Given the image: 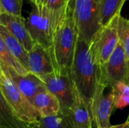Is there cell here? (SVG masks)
Returning <instances> with one entry per match:
<instances>
[{
    "instance_id": "cell-16",
    "label": "cell",
    "mask_w": 129,
    "mask_h": 128,
    "mask_svg": "<svg viewBox=\"0 0 129 128\" xmlns=\"http://www.w3.org/2000/svg\"><path fill=\"white\" fill-rule=\"evenodd\" d=\"M0 35L10 53L23 66V67L28 71V53L26 51L20 42L1 23Z\"/></svg>"
},
{
    "instance_id": "cell-10",
    "label": "cell",
    "mask_w": 129,
    "mask_h": 128,
    "mask_svg": "<svg viewBox=\"0 0 129 128\" xmlns=\"http://www.w3.org/2000/svg\"><path fill=\"white\" fill-rule=\"evenodd\" d=\"M0 63L4 74L15 84L19 91L32 104L36 95L46 90L43 81L38 76L30 72L24 75H19L1 61Z\"/></svg>"
},
{
    "instance_id": "cell-13",
    "label": "cell",
    "mask_w": 129,
    "mask_h": 128,
    "mask_svg": "<svg viewBox=\"0 0 129 128\" xmlns=\"http://www.w3.org/2000/svg\"><path fill=\"white\" fill-rule=\"evenodd\" d=\"M67 115L74 128H93V118L90 109L76 88H75L73 103Z\"/></svg>"
},
{
    "instance_id": "cell-19",
    "label": "cell",
    "mask_w": 129,
    "mask_h": 128,
    "mask_svg": "<svg viewBox=\"0 0 129 128\" xmlns=\"http://www.w3.org/2000/svg\"><path fill=\"white\" fill-rule=\"evenodd\" d=\"M36 124L40 128H74L70 116L61 112L54 116L40 117Z\"/></svg>"
},
{
    "instance_id": "cell-3",
    "label": "cell",
    "mask_w": 129,
    "mask_h": 128,
    "mask_svg": "<svg viewBox=\"0 0 129 128\" xmlns=\"http://www.w3.org/2000/svg\"><path fill=\"white\" fill-rule=\"evenodd\" d=\"M73 9L79 37L90 43L102 28L99 17V5L94 0H74Z\"/></svg>"
},
{
    "instance_id": "cell-12",
    "label": "cell",
    "mask_w": 129,
    "mask_h": 128,
    "mask_svg": "<svg viewBox=\"0 0 129 128\" xmlns=\"http://www.w3.org/2000/svg\"><path fill=\"white\" fill-rule=\"evenodd\" d=\"M0 23L20 42L27 53L31 51L35 43L27 29L25 18L22 16L2 13L0 14Z\"/></svg>"
},
{
    "instance_id": "cell-20",
    "label": "cell",
    "mask_w": 129,
    "mask_h": 128,
    "mask_svg": "<svg viewBox=\"0 0 129 128\" xmlns=\"http://www.w3.org/2000/svg\"><path fill=\"white\" fill-rule=\"evenodd\" d=\"M0 61L8 67L13 69L19 75H24L29 72L10 53L1 35H0Z\"/></svg>"
},
{
    "instance_id": "cell-14",
    "label": "cell",
    "mask_w": 129,
    "mask_h": 128,
    "mask_svg": "<svg viewBox=\"0 0 129 128\" xmlns=\"http://www.w3.org/2000/svg\"><path fill=\"white\" fill-rule=\"evenodd\" d=\"M33 106L40 117L54 116L60 112V105L58 100L47 89L36 95L33 101Z\"/></svg>"
},
{
    "instance_id": "cell-2",
    "label": "cell",
    "mask_w": 129,
    "mask_h": 128,
    "mask_svg": "<svg viewBox=\"0 0 129 128\" xmlns=\"http://www.w3.org/2000/svg\"><path fill=\"white\" fill-rule=\"evenodd\" d=\"M73 2L70 5L64 23L55 33L49 48L54 71H70L73 64L79 38L73 20Z\"/></svg>"
},
{
    "instance_id": "cell-4",
    "label": "cell",
    "mask_w": 129,
    "mask_h": 128,
    "mask_svg": "<svg viewBox=\"0 0 129 128\" xmlns=\"http://www.w3.org/2000/svg\"><path fill=\"white\" fill-rule=\"evenodd\" d=\"M0 91L13 112L21 121L27 124L39 121L40 115L33 104L5 74L0 78Z\"/></svg>"
},
{
    "instance_id": "cell-30",
    "label": "cell",
    "mask_w": 129,
    "mask_h": 128,
    "mask_svg": "<svg viewBox=\"0 0 129 128\" xmlns=\"http://www.w3.org/2000/svg\"><path fill=\"white\" fill-rule=\"evenodd\" d=\"M2 13V8H1V5H0V14Z\"/></svg>"
},
{
    "instance_id": "cell-15",
    "label": "cell",
    "mask_w": 129,
    "mask_h": 128,
    "mask_svg": "<svg viewBox=\"0 0 129 128\" xmlns=\"http://www.w3.org/2000/svg\"><path fill=\"white\" fill-rule=\"evenodd\" d=\"M74 0H46L45 6L50 16L54 33L64 23L70 5Z\"/></svg>"
},
{
    "instance_id": "cell-33",
    "label": "cell",
    "mask_w": 129,
    "mask_h": 128,
    "mask_svg": "<svg viewBox=\"0 0 129 128\" xmlns=\"http://www.w3.org/2000/svg\"></svg>"
},
{
    "instance_id": "cell-32",
    "label": "cell",
    "mask_w": 129,
    "mask_h": 128,
    "mask_svg": "<svg viewBox=\"0 0 129 128\" xmlns=\"http://www.w3.org/2000/svg\"><path fill=\"white\" fill-rule=\"evenodd\" d=\"M126 1H128V0H126Z\"/></svg>"
},
{
    "instance_id": "cell-25",
    "label": "cell",
    "mask_w": 129,
    "mask_h": 128,
    "mask_svg": "<svg viewBox=\"0 0 129 128\" xmlns=\"http://www.w3.org/2000/svg\"><path fill=\"white\" fill-rule=\"evenodd\" d=\"M46 2V0H35L33 3L36 4V5H45Z\"/></svg>"
},
{
    "instance_id": "cell-9",
    "label": "cell",
    "mask_w": 129,
    "mask_h": 128,
    "mask_svg": "<svg viewBox=\"0 0 129 128\" xmlns=\"http://www.w3.org/2000/svg\"><path fill=\"white\" fill-rule=\"evenodd\" d=\"M107 87L98 82L95 92L90 106V111L96 128H107L111 126L110 116L114 109L113 88H110L108 92H105Z\"/></svg>"
},
{
    "instance_id": "cell-17",
    "label": "cell",
    "mask_w": 129,
    "mask_h": 128,
    "mask_svg": "<svg viewBox=\"0 0 129 128\" xmlns=\"http://www.w3.org/2000/svg\"><path fill=\"white\" fill-rule=\"evenodd\" d=\"M126 0H101L99 4V17L102 27L107 26L115 17L120 15Z\"/></svg>"
},
{
    "instance_id": "cell-18",
    "label": "cell",
    "mask_w": 129,
    "mask_h": 128,
    "mask_svg": "<svg viewBox=\"0 0 129 128\" xmlns=\"http://www.w3.org/2000/svg\"><path fill=\"white\" fill-rule=\"evenodd\" d=\"M13 112L0 91V128H27Z\"/></svg>"
},
{
    "instance_id": "cell-26",
    "label": "cell",
    "mask_w": 129,
    "mask_h": 128,
    "mask_svg": "<svg viewBox=\"0 0 129 128\" xmlns=\"http://www.w3.org/2000/svg\"><path fill=\"white\" fill-rule=\"evenodd\" d=\"M27 128H40V127L36 123V124H28Z\"/></svg>"
},
{
    "instance_id": "cell-24",
    "label": "cell",
    "mask_w": 129,
    "mask_h": 128,
    "mask_svg": "<svg viewBox=\"0 0 129 128\" xmlns=\"http://www.w3.org/2000/svg\"><path fill=\"white\" fill-rule=\"evenodd\" d=\"M107 128H129V115L125 123L118 125H111L110 127Z\"/></svg>"
},
{
    "instance_id": "cell-21",
    "label": "cell",
    "mask_w": 129,
    "mask_h": 128,
    "mask_svg": "<svg viewBox=\"0 0 129 128\" xmlns=\"http://www.w3.org/2000/svg\"><path fill=\"white\" fill-rule=\"evenodd\" d=\"M114 108L124 109L129 106V84L127 82L120 81L114 85Z\"/></svg>"
},
{
    "instance_id": "cell-27",
    "label": "cell",
    "mask_w": 129,
    "mask_h": 128,
    "mask_svg": "<svg viewBox=\"0 0 129 128\" xmlns=\"http://www.w3.org/2000/svg\"><path fill=\"white\" fill-rule=\"evenodd\" d=\"M128 62V73H127V83L129 84V60Z\"/></svg>"
},
{
    "instance_id": "cell-1",
    "label": "cell",
    "mask_w": 129,
    "mask_h": 128,
    "mask_svg": "<svg viewBox=\"0 0 129 128\" xmlns=\"http://www.w3.org/2000/svg\"><path fill=\"white\" fill-rule=\"evenodd\" d=\"M98 67L90 51V43L79 37L70 72L76 89L89 109L98 81Z\"/></svg>"
},
{
    "instance_id": "cell-7",
    "label": "cell",
    "mask_w": 129,
    "mask_h": 128,
    "mask_svg": "<svg viewBox=\"0 0 129 128\" xmlns=\"http://www.w3.org/2000/svg\"><path fill=\"white\" fill-rule=\"evenodd\" d=\"M120 15L115 17L107 26L102 27L90 42V51L98 66L108 60L119 43L117 25Z\"/></svg>"
},
{
    "instance_id": "cell-11",
    "label": "cell",
    "mask_w": 129,
    "mask_h": 128,
    "mask_svg": "<svg viewBox=\"0 0 129 128\" xmlns=\"http://www.w3.org/2000/svg\"><path fill=\"white\" fill-rule=\"evenodd\" d=\"M28 72L39 78L54 72L49 49L36 43L28 53Z\"/></svg>"
},
{
    "instance_id": "cell-28",
    "label": "cell",
    "mask_w": 129,
    "mask_h": 128,
    "mask_svg": "<svg viewBox=\"0 0 129 128\" xmlns=\"http://www.w3.org/2000/svg\"><path fill=\"white\" fill-rule=\"evenodd\" d=\"M3 74H4V72L2 71V66H1V63H0V78L3 75Z\"/></svg>"
},
{
    "instance_id": "cell-29",
    "label": "cell",
    "mask_w": 129,
    "mask_h": 128,
    "mask_svg": "<svg viewBox=\"0 0 129 128\" xmlns=\"http://www.w3.org/2000/svg\"><path fill=\"white\" fill-rule=\"evenodd\" d=\"M94 1H95V2H97L98 5H99V4H100V2H101V0H94Z\"/></svg>"
},
{
    "instance_id": "cell-5",
    "label": "cell",
    "mask_w": 129,
    "mask_h": 128,
    "mask_svg": "<svg viewBox=\"0 0 129 128\" xmlns=\"http://www.w3.org/2000/svg\"><path fill=\"white\" fill-rule=\"evenodd\" d=\"M26 25L34 43L47 49L51 48L55 33L45 5L32 3V9L26 19Z\"/></svg>"
},
{
    "instance_id": "cell-23",
    "label": "cell",
    "mask_w": 129,
    "mask_h": 128,
    "mask_svg": "<svg viewBox=\"0 0 129 128\" xmlns=\"http://www.w3.org/2000/svg\"><path fill=\"white\" fill-rule=\"evenodd\" d=\"M23 1V0H0L2 13L22 16Z\"/></svg>"
},
{
    "instance_id": "cell-6",
    "label": "cell",
    "mask_w": 129,
    "mask_h": 128,
    "mask_svg": "<svg viewBox=\"0 0 129 128\" xmlns=\"http://www.w3.org/2000/svg\"><path fill=\"white\" fill-rule=\"evenodd\" d=\"M40 79L46 89L58 100L60 112L67 114L73 103L76 88L70 71H54Z\"/></svg>"
},
{
    "instance_id": "cell-22",
    "label": "cell",
    "mask_w": 129,
    "mask_h": 128,
    "mask_svg": "<svg viewBox=\"0 0 129 128\" xmlns=\"http://www.w3.org/2000/svg\"><path fill=\"white\" fill-rule=\"evenodd\" d=\"M117 32L119 41L122 45L127 61L129 60V19H126L121 15L118 20Z\"/></svg>"
},
{
    "instance_id": "cell-8",
    "label": "cell",
    "mask_w": 129,
    "mask_h": 128,
    "mask_svg": "<svg viewBox=\"0 0 129 128\" xmlns=\"http://www.w3.org/2000/svg\"><path fill=\"white\" fill-rule=\"evenodd\" d=\"M128 62L122 45L118 43L108 60L98 67V81L107 87L113 88L120 81L127 82Z\"/></svg>"
},
{
    "instance_id": "cell-31",
    "label": "cell",
    "mask_w": 129,
    "mask_h": 128,
    "mask_svg": "<svg viewBox=\"0 0 129 128\" xmlns=\"http://www.w3.org/2000/svg\"><path fill=\"white\" fill-rule=\"evenodd\" d=\"M29 1H30V2H31V3H33V2H34V1H35V0H29Z\"/></svg>"
}]
</instances>
